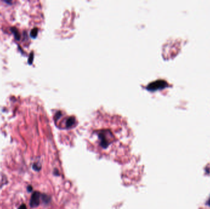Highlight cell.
I'll use <instances>...</instances> for the list:
<instances>
[{
  "label": "cell",
  "mask_w": 210,
  "mask_h": 209,
  "mask_svg": "<svg viewBox=\"0 0 210 209\" xmlns=\"http://www.w3.org/2000/svg\"><path fill=\"white\" fill-rule=\"evenodd\" d=\"M41 166L40 165V164H33V169L35 170H37V171H38V170H40V169H41Z\"/></svg>",
  "instance_id": "3"
},
{
  "label": "cell",
  "mask_w": 210,
  "mask_h": 209,
  "mask_svg": "<svg viewBox=\"0 0 210 209\" xmlns=\"http://www.w3.org/2000/svg\"><path fill=\"white\" fill-rule=\"evenodd\" d=\"M37 29L36 28V29H33V30H32V31H31V36H33V34H34V36H36V35L37 34Z\"/></svg>",
  "instance_id": "5"
},
{
  "label": "cell",
  "mask_w": 210,
  "mask_h": 209,
  "mask_svg": "<svg viewBox=\"0 0 210 209\" xmlns=\"http://www.w3.org/2000/svg\"><path fill=\"white\" fill-rule=\"evenodd\" d=\"M41 197V195L40 193L38 191H35L33 193L30 199V205L32 208L37 207L39 206L40 204V199Z\"/></svg>",
  "instance_id": "2"
},
{
  "label": "cell",
  "mask_w": 210,
  "mask_h": 209,
  "mask_svg": "<svg viewBox=\"0 0 210 209\" xmlns=\"http://www.w3.org/2000/svg\"><path fill=\"white\" fill-rule=\"evenodd\" d=\"M98 136L100 139L101 146L106 148L110 144V140H111V137H112V134L111 131L108 129H101L98 131Z\"/></svg>",
  "instance_id": "1"
},
{
  "label": "cell",
  "mask_w": 210,
  "mask_h": 209,
  "mask_svg": "<svg viewBox=\"0 0 210 209\" xmlns=\"http://www.w3.org/2000/svg\"><path fill=\"white\" fill-rule=\"evenodd\" d=\"M18 209H27V208L26 205L24 204H22L20 207H18Z\"/></svg>",
  "instance_id": "6"
},
{
  "label": "cell",
  "mask_w": 210,
  "mask_h": 209,
  "mask_svg": "<svg viewBox=\"0 0 210 209\" xmlns=\"http://www.w3.org/2000/svg\"><path fill=\"white\" fill-rule=\"evenodd\" d=\"M31 190H32V187H31V186H28V191H31Z\"/></svg>",
  "instance_id": "7"
},
{
  "label": "cell",
  "mask_w": 210,
  "mask_h": 209,
  "mask_svg": "<svg viewBox=\"0 0 210 209\" xmlns=\"http://www.w3.org/2000/svg\"><path fill=\"white\" fill-rule=\"evenodd\" d=\"M41 197L42 198L43 201H44V202H48L50 201V198H49V197L47 195H45V194L41 195Z\"/></svg>",
  "instance_id": "4"
}]
</instances>
